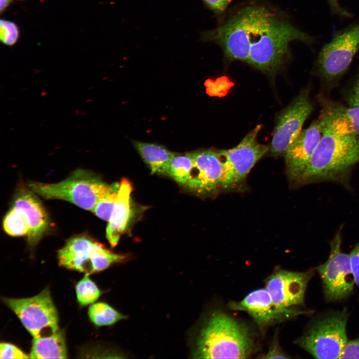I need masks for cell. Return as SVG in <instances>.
Instances as JSON below:
<instances>
[{"instance_id":"cell-1","label":"cell","mask_w":359,"mask_h":359,"mask_svg":"<svg viewBox=\"0 0 359 359\" xmlns=\"http://www.w3.org/2000/svg\"><path fill=\"white\" fill-rule=\"evenodd\" d=\"M257 348L255 332L247 324L221 311L211 313L196 338V359H247Z\"/></svg>"},{"instance_id":"cell-2","label":"cell","mask_w":359,"mask_h":359,"mask_svg":"<svg viewBox=\"0 0 359 359\" xmlns=\"http://www.w3.org/2000/svg\"><path fill=\"white\" fill-rule=\"evenodd\" d=\"M293 40L310 42L312 38L267 9L252 31L246 62L263 72L272 73L282 65Z\"/></svg>"},{"instance_id":"cell-3","label":"cell","mask_w":359,"mask_h":359,"mask_svg":"<svg viewBox=\"0 0 359 359\" xmlns=\"http://www.w3.org/2000/svg\"><path fill=\"white\" fill-rule=\"evenodd\" d=\"M359 162V137L325 132L299 183L339 179Z\"/></svg>"},{"instance_id":"cell-4","label":"cell","mask_w":359,"mask_h":359,"mask_svg":"<svg viewBox=\"0 0 359 359\" xmlns=\"http://www.w3.org/2000/svg\"><path fill=\"white\" fill-rule=\"evenodd\" d=\"M346 310L316 316L295 344L317 359H340L348 341Z\"/></svg>"},{"instance_id":"cell-5","label":"cell","mask_w":359,"mask_h":359,"mask_svg":"<svg viewBox=\"0 0 359 359\" xmlns=\"http://www.w3.org/2000/svg\"><path fill=\"white\" fill-rule=\"evenodd\" d=\"M28 186L31 191L45 198L62 199L92 211L111 187L91 172L81 169L59 182H31Z\"/></svg>"},{"instance_id":"cell-6","label":"cell","mask_w":359,"mask_h":359,"mask_svg":"<svg viewBox=\"0 0 359 359\" xmlns=\"http://www.w3.org/2000/svg\"><path fill=\"white\" fill-rule=\"evenodd\" d=\"M59 265L65 268L90 275L126 260L127 254L115 253L86 236L68 240L58 251Z\"/></svg>"},{"instance_id":"cell-7","label":"cell","mask_w":359,"mask_h":359,"mask_svg":"<svg viewBox=\"0 0 359 359\" xmlns=\"http://www.w3.org/2000/svg\"><path fill=\"white\" fill-rule=\"evenodd\" d=\"M33 338L50 335L59 330L58 314L48 288L29 298H3Z\"/></svg>"},{"instance_id":"cell-8","label":"cell","mask_w":359,"mask_h":359,"mask_svg":"<svg viewBox=\"0 0 359 359\" xmlns=\"http://www.w3.org/2000/svg\"><path fill=\"white\" fill-rule=\"evenodd\" d=\"M261 128V125H257L235 147L217 152L223 166L222 188L231 189L242 181L257 162L269 150V146L257 141Z\"/></svg>"},{"instance_id":"cell-9","label":"cell","mask_w":359,"mask_h":359,"mask_svg":"<svg viewBox=\"0 0 359 359\" xmlns=\"http://www.w3.org/2000/svg\"><path fill=\"white\" fill-rule=\"evenodd\" d=\"M265 7L248 6L213 32L212 37L232 60L247 62L250 49V36Z\"/></svg>"},{"instance_id":"cell-10","label":"cell","mask_w":359,"mask_h":359,"mask_svg":"<svg viewBox=\"0 0 359 359\" xmlns=\"http://www.w3.org/2000/svg\"><path fill=\"white\" fill-rule=\"evenodd\" d=\"M342 235L338 231L330 242V253L327 260L316 268L322 279L324 296L329 301L347 298L355 284L350 255L341 249Z\"/></svg>"},{"instance_id":"cell-11","label":"cell","mask_w":359,"mask_h":359,"mask_svg":"<svg viewBox=\"0 0 359 359\" xmlns=\"http://www.w3.org/2000/svg\"><path fill=\"white\" fill-rule=\"evenodd\" d=\"M227 306L231 310L248 314L262 335L272 326L310 312L296 307H283L277 305L265 288L250 292L239 301H230Z\"/></svg>"},{"instance_id":"cell-12","label":"cell","mask_w":359,"mask_h":359,"mask_svg":"<svg viewBox=\"0 0 359 359\" xmlns=\"http://www.w3.org/2000/svg\"><path fill=\"white\" fill-rule=\"evenodd\" d=\"M359 50V22L335 33L319 53L317 64L320 73L328 80L343 74Z\"/></svg>"},{"instance_id":"cell-13","label":"cell","mask_w":359,"mask_h":359,"mask_svg":"<svg viewBox=\"0 0 359 359\" xmlns=\"http://www.w3.org/2000/svg\"><path fill=\"white\" fill-rule=\"evenodd\" d=\"M313 110L306 89L279 114L274 131L270 151L274 157L284 155L302 131Z\"/></svg>"},{"instance_id":"cell-14","label":"cell","mask_w":359,"mask_h":359,"mask_svg":"<svg viewBox=\"0 0 359 359\" xmlns=\"http://www.w3.org/2000/svg\"><path fill=\"white\" fill-rule=\"evenodd\" d=\"M314 274L313 269L296 272L276 268L265 279V288L281 307L300 306L304 304L306 288Z\"/></svg>"},{"instance_id":"cell-15","label":"cell","mask_w":359,"mask_h":359,"mask_svg":"<svg viewBox=\"0 0 359 359\" xmlns=\"http://www.w3.org/2000/svg\"><path fill=\"white\" fill-rule=\"evenodd\" d=\"M193 167L186 186L201 194H211L220 187L223 174L222 161L218 152L203 150L190 153Z\"/></svg>"},{"instance_id":"cell-16","label":"cell","mask_w":359,"mask_h":359,"mask_svg":"<svg viewBox=\"0 0 359 359\" xmlns=\"http://www.w3.org/2000/svg\"><path fill=\"white\" fill-rule=\"evenodd\" d=\"M319 120L302 130L285 154L286 173L291 182H298L323 135Z\"/></svg>"},{"instance_id":"cell-17","label":"cell","mask_w":359,"mask_h":359,"mask_svg":"<svg viewBox=\"0 0 359 359\" xmlns=\"http://www.w3.org/2000/svg\"><path fill=\"white\" fill-rule=\"evenodd\" d=\"M13 207L25 217L29 229L28 244L35 246L47 230L49 224L47 214L42 203L32 192L23 191L16 196Z\"/></svg>"},{"instance_id":"cell-18","label":"cell","mask_w":359,"mask_h":359,"mask_svg":"<svg viewBox=\"0 0 359 359\" xmlns=\"http://www.w3.org/2000/svg\"><path fill=\"white\" fill-rule=\"evenodd\" d=\"M319 121L323 133L341 136L359 135V106H333L322 112Z\"/></svg>"},{"instance_id":"cell-19","label":"cell","mask_w":359,"mask_h":359,"mask_svg":"<svg viewBox=\"0 0 359 359\" xmlns=\"http://www.w3.org/2000/svg\"><path fill=\"white\" fill-rule=\"evenodd\" d=\"M131 182L123 179L120 182L117 197L106 229V237L112 247L117 245L124 233L131 214Z\"/></svg>"},{"instance_id":"cell-20","label":"cell","mask_w":359,"mask_h":359,"mask_svg":"<svg viewBox=\"0 0 359 359\" xmlns=\"http://www.w3.org/2000/svg\"><path fill=\"white\" fill-rule=\"evenodd\" d=\"M31 359H66L67 348L65 332L59 330L50 335L33 338Z\"/></svg>"},{"instance_id":"cell-21","label":"cell","mask_w":359,"mask_h":359,"mask_svg":"<svg viewBox=\"0 0 359 359\" xmlns=\"http://www.w3.org/2000/svg\"><path fill=\"white\" fill-rule=\"evenodd\" d=\"M133 144L153 174H167L169 164L176 153L155 144L133 141Z\"/></svg>"},{"instance_id":"cell-22","label":"cell","mask_w":359,"mask_h":359,"mask_svg":"<svg viewBox=\"0 0 359 359\" xmlns=\"http://www.w3.org/2000/svg\"><path fill=\"white\" fill-rule=\"evenodd\" d=\"M193 167V161L190 153L185 155L176 154L171 159L166 175L178 183L186 185Z\"/></svg>"},{"instance_id":"cell-23","label":"cell","mask_w":359,"mask_h":359,"mask_svg":"<svg viewBox=\"0 0 359 359\" xmlns=\"http://www.w3.org/2000/svg\"><path fill=\"white\" fill-rule=\"evenodd\" d=\"M88 314L91 322L97 327L111 326L126 318V316L104 302L92 304Z\"/></svg>"},{"instance_id":"cell-24","label":"cell","mask_w":359,"mask_h":359,"mask_svg":"<svg viewBox=\"0 0 359 359\" xmlns=\"http://www.w3.org/2000/svg\"><path fill=\"white\" fill-rule=\"evenodd\" d=\"M3 226L5 232L13 236L27 235L29 231L25 217L20 211L14 207L4 217Z\"/></svg>"},{"instance_id":"cell-25","label":"cell","mask_w":359,"mask_h":359,"mask_svg":"<svg viewBox=\"0 0 359 359\" xmlns=\"http://www.w3.org/2000/svg\"><path fill=\"white\" fill-rule=\"evenodd\" d=\"M75 291L78 302L81 306L93 304L101 294L97 286L87 274L77 283Z\"/></svg>"},{"instance_id":"cell-26","label":"cell","mask_w":359,"mask_h":359,"mask_svg":"<svg viewBox=\"0 0 359 359\" xmlns=\"http://www.w3.org/2000/svg\"><path fill=\"white\" fill-rule=\"evenodd\" d=\"M119 185L120 183L111 184L110 190L94 207L92 212L100 218L109 220L118 196Z\"/></svg>"},{"instance_id":"cell-27","label":"cell","mask_w":359,"mask_h":359,"mask_svg":"<svg viewBox=\"0 0 359 359\" xmlns=\"http://www.w3.org/2000/svg\"><path fill=\"white\" fill-rule=\"evenodd\" d=\"M19 37L18 27L14 22L0 19V39L2 43L8 46L14 45Z\"/></svg>"},{"instance_id":"cell-28","label":"cell","mask_w":359,"mask_h":359,"mask_svg":"<svg viewBox=\"0 0 359 359\" xmlns=\"http://www.w3.org/2000/svg\"><path fill=\"white\" fill-rule=\"evenodd\" d=\"M278 331L275 333L267 352L261 355V359H288L290 357L286 354L280 347Z\"/></svg>"},{"instance_id":"cell-29","label":"cell","mask_w":359,"mask_h":359,"mask_svg":"<svg viewBox=\"0 0 359 359\" xmlns=\"http://www.w3.org/2000/svg\"><path fill=\"white\" fill-rule=\"evenodd\" d=\"M0 358L28 359L30 358V357L14 345L1 343L0 345Z\"/></svg>"},{"instance_id":"cell-30","label":"cell","mask_w":359,"mask_h":359,"mask_svg":"<svg viewBox=\"0 0 359 359\" xmlns=\"http://www.w3.org/2000/svg\"><path fill=\"white\" fill-rule=\"evenodd\" d=\"M340 359H359V338L347 342Z\"/></svg>"},{"instance_id":"cell-31","label":"cell","mask_w":359,"mask_h":359,"mask_svg":"<svg viewBox=\"0 0 359 359\" xmlns=\"http://www.w3.org/2000/svg\"><path fill=\"white\" fill-rule=\"evenodd\" d=\"M349 255L355 283L359 289V243L355 246Z\"/></svg>"},{"instance_id":"cell-32","label":"cell","mask_w":359,"mask_h":359,"mask_svg":"<svg viewBox=\"0 0 359 359\" xmlns=\"http://www.w3.org/2000/svg\"><path fill=\"white\" fill-rule=\"evenodd\" d=\"M211 9L217 12L225 9L232 0H203Z\"/></svg>"},{"instance_id":"cell-33","label":"cell","mask_w":359,"mask_h":359,"mask_svg":"<svg viewBox=\"0 0 359 359\" xmlns=\"http://www.w3.org/2000/svg\"><path fill=\"white\" fill-rule=\"evenodd\" d=\"M349 102L351 106H359V75L350 95Z\"/></svg>"},{"instance_id":"cell-34","label":"cell","mask_w":359,"mask_h":359,"mask_svg":"<svg viewBox=\"0 0 359 359\" xmlns=\"http://www.w3.org/2000/svg\"><path fill=\"white\" fill-rule=\"evenodd\" d=\"M331 9L334 12L341 15L350 16L349 13L343 9L339 5L338 0H328Z\"/></svg>"},{"instance_id":"cell-35","label":"cell","mask_w":359,"mask_h":359,"mask_svg":"<svg viewBox=\"0 0 359 359\" xmlns=\"http://www.w3.org/2000/svg\"><path fill=\"white\" fill-rule=\"evenodd\" d=\"M14 0H0V13L3 12L9 4Z\"/></svg>"}]
</instances>
